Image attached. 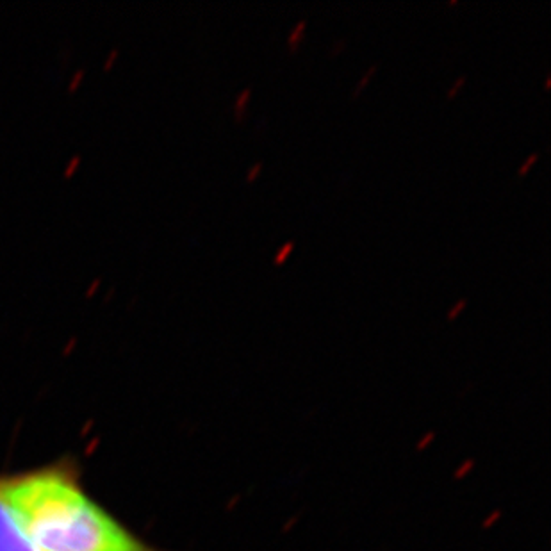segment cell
<instances>
[{
    "label": "cell",
    "mask_w": 551,
    "mask_h": 551,
    "mask_svg": "<svg viewBox=\"0 0 551 551\" xmlns=\"http://www.w3.org/2000/svg\"><path fill=\"white\" fill-rule=\"evenodd\" d=\"M466 81H467L466 75L458 77L457 81H455L453 84H451V88H449L448 91H446V97H448V98H455V97H457V93H458V91H460V89H462V86L466 84Z\"/></svg>",
    "instance_id": "8"
},
{
    "label": "cell",
    "mask_w": 551,
    "mask_h": 551,
    "mask_svg": "<svg viewBox=\"0 0 551 551\" xmlns=\"http://www.w3.org/2000/svg\"><path fill=\"white\" fill-rule=\"evenodd\" d=\"M113 293H115V289H111V291H109V293H107V294H106V300H109V298H111V296H113Z\"/></svg>",
    "instance_id": "16"
},
{
    "label": "cell",
    "mask_w": 551,
    "mask_h": 551,
    "mask_svg": "<svg viewBox=\"0 0 551 551\" xmlns=\"http://www.w3.org/2000/svg\"><path fill=\"white\" fill-rule=\"evenodd\" d=\"M550 84H551V77L548 75V79H546V86H544V88H546V89H550Z\"/></svg>",
    "instance_id": "15"
},
{
    "label": "cell",
    "mask_w": 551,
    "mask_h": 551,
    "mask_svg": "<svg viewBox=\"0 0 551 551\" xmlns=\"http://www.w3.org/2000/svg\"><path fill=\"white\" fill-rule=\"evenodd\" d=\"M261 171H263V162L257 161L254 166H250V170H248V173H246V182H248V184L255 182V180H257V177L261 175Z\"/></svg>",
    "instance_id": "9"
},
{
    "label": "cell",
    "mask_w": 551,
    "mask_h": 551,
    "mask_svg": "<svg viewBox=\"0 0 551 551\" xmlns=\"http://www.w3.org/2000/svg\"><path fill=\"white\" fill-rule=\"evenodd\" d=\"M250 97H252V88H245L241 93L238 95V98H236L234 111H236V120H238V122H241V120L245 118V111H246V106H248Z\"/></svg>",
    "instance_id": "3"
},
{
    "label": "cell",
    "mask_w": 551,
    "mask_h": 551,
    "mask_svg": "<svg viewBox=\"0 0 551 551\" xmlns=\"http://www.w3.org/2000/svg\"><path fill=\"white\" fill-rule=\"evenodd\" d=\"M79 162H81V155H73L72 159H70L68 164H66V168H64V175H66V177H70V175L75 171L77 166H79Z\"/></svg>",
    "instance_id": "10"
},
{
    "label": "cell",
    "mask_w": 551,
    "mask_h": 551,
    "mask_svg": "<svg viewBox=\"0 0 551 551\" xmlns=\"http://www.w3.org/2000/svg\"><path fill=\"white\" fill-rule=\"evenodd\" d=\"M0 496L32 551H164L89 496L70 458L0 475Z\"/></svg>",
    "instance_id": "1"
},
{
    "label": "cell",
    "mask_w": 551,
    "mask_h": 551,
    "mask_svg": "<svg viewBox=\"0 0 551 551\" xmlns=\"http://www.w3.org/2000/svg\"><path fill=\"white\" fill-rule=\"evenodd\" d=\"M98 285H100V278H95L93 282L89 284V287L86 289V296H88V298H89V296H93V293L98 289Z\"/></svg>",
    "instance_id": "13"
},
{
    "label": "cell",
    "mask_w": 551,
    "mask_h": 551,
    "mask_svg": "<svg viewBox=\"0 0 551 551\" xmlns=\"http://www.w3.org/2000/svg\"><path fill=\"white\" fill-rule=\"evenodd\" d=\"M375 73H377V64H373V66H369V68L366 70V73H364V75H362V79H361V81L357 82L355 89H353V93H352V97H353V98H355V97H359V95H361L362 91H364V88H366V86L369 84V81H371V79H373V75H375Z\"/></svg>",
    "instance_id": "5"
},
{
    "label": "cell",
    "mask_w": 551,
    "mask_h": 551,
    "mask_svg": "<svg viewBox=\"0 0 551 551\" xmlns=\"http://www.w3.org/2000/svg\"><path fill=\"white\" fill-rule=\"evenodd\" d=\"M305 29H307V20H300L296 25L293 27L291 34H289V38H287L289 50L291 52L298 50V47H300V43H301V38H303V34H305Z\"/></svg>",
    "instance_id": "2"
},
{
    "label": "cell",
    "mask_w": 551,
    "mask_h": 551,
    "mask_svg": "<svg viewBox=\"0 0 551 551\" xmlns=\"http://www.w3.org/2000/svg\"><path fill=\"white\" fill-rule=\"evenodd\" d=\"M73 344H75V337H72V339L68 341V344H66V348H64V352H70V350H72Z\"/></svg>",
    "instance_id": "14"
},
{
    "label": "cell",
    "mask_w": 551,
    "mask_h": 551,
    "mask_svg": "<svg viewBox=\"0 0 551 551\" xmlns=\"http://www.w3.org/2000/svg\"><path fill=\"white\" fill-rule=\"evenodd\" d=\"M537 161H539V152H532L530 155H528V157H526V159H525V162H523V164L519 166V171H517V175H519V177H525V175L528 173V171H530L532 166H534Z\"/></svg>",
    "instance_id": "6"
},
{
    "label": "cell",
    "mask_w": 551,
    "mask_h": 551,
    "mask_svg": "<svg viewBox=\"0 0 551 551\" xmlns=\"http://www.w3.org/2000/svg\"><path fill=\"white\" fill-rule=\"evenodd\" d=\"M466 307H467V298H460V300H458L457 303H455V305L448 310V319H449V321H451V319L457 318L458 314L462 312V310L466 309Z\"/></svg>",
    "instance_id": "7"
},
{
    "label": "cell",
    "mask_w": 551,
    "mask_h": 551,
    "mask_svg": "<svg viewBox=\"0 0 551 551\" xmlns=\"http://www.w3.org/2000/svg\"><path fill=\"white\" fill-rule=\"evenodd\" d=\"M116 57H118V50H116V48H113V50L107 54L106 61H104V68H106V70L111 68V66H113V63L116 61Z\"/></svg>",
    "instance_id": "12"
},
{
    "label": "cell",
    "mask_w": 551,
    "mask_h": 551,
    "mask_svg": "<svg viewBox=\"0 0 551 551\" xmlns=\"http://www.w3.org/2000/svg\"><path fill=\"white\" fill-rule=\"evenodd\" d=\"M293 250H294V241L284 243V245L278 248V252L275 254V257H273V264H275V266H280V264H284L285 261L289 259V255L293 254Z\"/></svg>",
    "instance_id": "4"
},
{
    "label": "cell",
    "mask_w": 551,
    "mask_h": 551,
    "mask_svg": "<svg viewBox=\"0 0 551 551\" xmlns=\"http://www.w3.org/2000/svg\"><path fill=\"white\" fill-rule=\"evenodd\" d=\"M82 79H84V70H77V72L73 73V77H72V81H70V84H68V89H70V91H73V89H75L77 86H79V82H81Z\"/></svg>",
    "instance_id": "11"
}]
</instances>
